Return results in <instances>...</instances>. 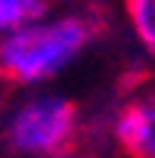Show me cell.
I'll use <instances>...</instances> for the list:
<instances>
[{"label":"cell","instance_id":"6da1fadb","mask_svg":"<svg viewBox=\"0 0 155 158\" xmlns=\"http://www.w3.org/2000/svg\"><path fill=\"white\" fill-rule=\"evenodd\" d=\"M106 19L71 16L56 25L28 28L0 44V74L10 84H31L56 74L90 37L103 31Z\"/></svg>","mask_w":155,"mask_h":158},{"label":"cell","instance_id":"7a4b0ae2","mask_svg":"<svg viewBox=\"0 0 155 158\" xmlns=\"http://www.w3.org/2000/svg\"><path fill=\"white\" fill-rule=\"evenodd\" d=\"M81 109L62 96H44L19 109L10 124L6 143L13 152L37 158H62L81 146Z\"/></svg>","mask_w":155,"mask_h":158},{"label":"cell","instance_id":"3957f363","mask_svg":"<svg viewBox=\"0 0 155 158\" xmlns=\"http://www.w3.org/2000/svg\"><path fill=\"white\" fill-rule=\"evenodd\" d=\"M115 143L124 158H155V96L130 99L118 112Z\"/></svg>","mask_w":155,"mask_h":158},{"label":"cell","instance_id":"277c9868","mask_svg":"<svg viewBox=\"0 0 155 158\" xmlns=\"http://www.w3.org/2000/svg\"><path fill=\"white\" fill-rule=\"evenodd\" d=\"M53 6V0H0V28H13L19 22L40 19Z\"/></svg>","mask_w":155,"mask_h":158},{"label":"cell","instance_id":"5b68a950","mask_svg":"<svg viewBox=\"0 0 155 158\" xmlns=\"http://www.w3.org/2000/svg\"><path fill=\"white\" fill-rule=\"evenodd\" d=\"M124 3L140 40L146 44L149 53H155V0H124Z\"/></svg>","mask_w":155,"mask_h":158}]
</instances>
